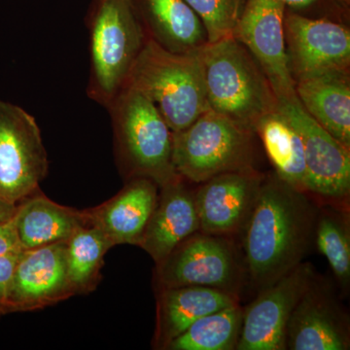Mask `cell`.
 I'll use <instances>...</instances> for the list:
<instances>
[{"label":"cell","mask_w":350,"mask_h":350,"mask_svg":"<svg viewBox=\"0 0 350 350\" xmlns=\"http://www.w3.org/2000/svg\"><path fill=\"white\" fill-rule=\"evenodd\" d=\"M310 262L293 271L258 293L243 310L238 350H285L288 321L295 306L314 278Z\"/></svg>","instance_id":"cell-10"},{"label":"cell","mask_w":350,"mask_h":350,"mask_svg":"<svg viewBox=\"0 0 350 350\" xmlns=\"http://www.w3.org/2000/svg\"><path fill=\"white\" fill-rule=\"evenodd\" d=\"M319 207L275 174L262 177L243 232L244 273L258 293L303 262L314 243Z\"/></svg>","instance_id":"cell-1"},{"label":"cell","mask_w":350,"mask_h":350,"mask_svg":"<svg viewBox=\"0 0 350 350\" xmlns=\"http://www.w3.org/2000/svg\"><path fill=\"white\" fill-rule=\"evenodd\" d=\"M13 221L23 250L64 243L87 225L84 211L57 204L40 189L17 204Z\"/></svg>","instance_id":"cell-19"},{"label":"cell","mask_w":350,"mask_h":350,"mask_svg":"<svg viewBox=\"0 0 350 350\" xmlns=\"http://www.w3.org/2000/svg\"><path fill=\"white\" fill-rule=\"evenodd\" d=\"M349 349V317L330 287L314 276L288 321L285 349Z\"/></svg>","instance_id":"cell-14"},{"label":"cell","mask_w":350,"mask_h":350,"mask_svg":"<svg viewBox=\"0 0 350 350\" xmlns=\"http://www.w3.org/2000/svg\"><path fill=\"white\" fill-rule=\"evenodd\" d=\"M20 253L0 257V317L7 315L9 290Z\"/></svg>","instance_id":"cell-27"},{"label":"cell","mask_w":350,"mask_h":350,"mask_svg":"<svg viewBox=\"0 0 350 350\" xmlns=\"http://www.w3.org/2000/svg\"><path fill=\"white\" fill-rule=\"evenodd\" d=\"M159 190L158 184L146 177L129 179L111 199L84 209L87 224L103 232L113 247L138 246L155 208Z\"/></svg>","instance_id":"cell-16"},{"label":"cell","mask_w":350,"mask_h":350,"mask_svg":"<svg viewBox=\"0 0 350 350\" xmlns=\"http://www.w3.org/2000/svg\"><path fill=\"white\" fill-rule=\"evenodd\" d=\"M125 86L148 98L172 133L183 131L209 109L200 48L174 53L147 38Z\"/></svg>","instance_id":"cell-3"},{"label":"cell","mask_w":350,"mask_h":350,"mask_svg":"<svg viewBox=\"0 0 350 350\" xmlns=\"http://www.w3.org/2000/svg\"><path fill=\"white\" fill-rule=\"evenodd\" d=\"M284 36L295 83L304 78L349 71L350 32L344 25L289 14L284 17Z\"/></svg>","instance_id":"cell-12"},{"label":"cell","mask_w":350,"mask_h":350,"mask_svg":"<svg viewBox=\"0 0 350 350\" xmlns=\"http://www.w3.org/2000/svg\"><path fill=\"white\" fill-rule=\"evenodd\" d=\"M154 347L165 349L189 326L209 313L236 305L237 295L215 288L183 286L157 291Z\"/></svg>","instance_id":"cell-18"},{"label":"cell","mask_w":350,"mask_h":350,"mask_svg":"<svg viewBox=\"0 0 350 350\" xmlns=\"http://www.w3.org/2000/svg\"><path fill=\"white\" fill-rule=\"evenodd\" d=\"M23 251L14 221L0 225V257Z\"/></svg>","instance_id":"cell-28"},{"label":"cell","mask_w":350,"mask_h":350,"mask_svg":"<svg viewBox=\"0 0 350 350\" xmlns=\"http://www.w3.org/2000/svg\"><path fill=\"white\" fill-rule=\"evenodd\" d=\"M243 310L239 304L196 320L167 345L170 350H232L238 345Z\"/></svg>","instance_id":"cell-24"},{"label":"cell","mask_w":350,"mask_h":350,"mask_svg":"<svg viewBox=\"0 0 350 350\" xmlns=\"http://www.w3.org/2000/svg\"><path fill=\"white\" fill-rule=\"evenodd\" d=\"M204 25L207 43L232 36L237 24L234 0H185Z\"/></svg>","instance_id":"cell-26"},{"label":"cell","mask_w":350,"mask_h":350,"mask_svg":"<svg viewBox=\"0 0 350 350\" xmlns=\"http://www.w3.org/2000/svg\"><path fill=\"white\" fill-rule=\"evenodd\" d=\"M255 133L262 139L275 174L289 185L308 192L303 142L298 131L278 108L258 122Z\"/></svg>","instance_id":"cell-22"},{"label":"cell","mask_w":350,"mask_h":350,"mask_svg":"<svg viewBox=\"0 0 350 350\" xmlns=\"http://www.w3.org/2000/svg\"><path fill=\"white\" fill-rule=\"evenodd\" d=\"M66 267L75 295L94 291L101 280L105 257L113 246L93 226L80 228L66 241Z\"/></svg>","instance_id":"cell-23"},{"label":"cell","mask_w":350,"mask_h":350,"mask_svg":"<svg viewBox=\"0 0 350 350\" xmlns=\"http://www.w3.org/2000/svg\"><path fill=\"white\" fill-rule=\"evenodd\" d=\"M280 1L284 6L297 7V8H303L308 7L317 2V0H276Z\"/></svg>","instance_id":"cell-30"},{"label":"cell","mask_w":350,"mask_h":350,"mask_svg":"<svg viewBox=\"0 0 350 350\" xmlns=\"http://www.w3.org/2000/svg\"><path fill=\"white\" fill-rule=\"evenodd\" d=\"M149 38L174 53L196 50L207 43L204 25L185 0H133Z\"/></svg>","instance_id":"cell-20"},{"label":"cell","mask_w":350,"mask_h":350,"mask_svg":"<svg viewBox=\"0 0 350 350\" xmlns=\"http://www.w3.org/2000/svg\"><path fill=\"white\" fill-rule=\"evenodd\" d=\"M295 91L306 111L350 148L349 71L304 78L296 81Z\"/></svg>","instance_id":"cell-21"},{"label":"cell","mask_w":350,"mask_h":350,"mask_svg":"<svg viewBox=\"0 0 350 350\" xmlns=\"http://www.w3.org/2000/svg\"><path fill=\"white\" fill-rule=\"evenodd\" d=\"M90 98L108 107L147 40L133 0H92Z\"/></svg>","instance_id":"cell-5"},{"label":"cell","mask_w":350,"mask_h":350,"mask_svg":"<svg viewBox=\"0 0 350 350\" xmlns=\"http://www.w3.org/2000/svg\"><path fill=\"white\" fill-rule=\"evenodd\" d=\"M254 135L209 108L187 128L172 133L175 172L200 184L227 172L254 170Z\"/></svg>","instance_id":"cell-6"},{"label":"cell","mask_w":350,"mask_h":350,"mask_svg":"<svg viewBox=\"0 0 350 350\" xmlns=\"http://www.w3.org/2000/svg\"><path fill=\"white\" fill-rule=\"evenodd\" d=\"M199 231L195 193L179 176L160 187L155 208L138 246L158 264L179 243Z\"/></svg>","instance_id":"cell-17"},{"label":"cell","mask_w":350,"mask_h":350,"mask_svg":"<svg viewBox=\"0 0 350 350\" xmlns=\"http://www.w3.org/2000/svg\"><path fill=\"white\" fill-rule=\"evenodd\" d=\"M278 109L303 142L308 193L332 202L349 199L350 148L320 126L306 111L298 96L278 100Z\"/></svg>","instance_id":"cell-9"},{"label":"cell","mask_w":350,"mask_h":350,"mask_svg":"<svg viewBox=\"0 0 350 350\" xmlns=\"http://www.w3.org/2000/svg\"><path fill=\"white\" fill-rule=\"evenodd\" d=\"M243 275V262L229 238L199 231L156 264L154 280L157 291L200 286L237 295Z\"/></svg>","instance_id":"cell-7"},{"label":"cell","mask_w":350,"mask_h":350,"mask_svg":"<svg viewBox=\"0 0 350 350\" xmlns=\"http://www.w3.org/2000/svg\"><path fill=\"white\" fill-rule=\"evenodd\" d=\"M255 170L227 172L202 182L195 192L200 231L232 238L243 232L262 180Z\"/></svg>","instance_id":"cell-15"},{"label":"cell","mask_w":350,"mask_h":350,"mask_svg":"<svg viewBox=\"0 0 350 350\" xmlns=\"http://www.w3.org/2000/svg\"><path fill=\"white\" fill-rule=\"evenodd\" d=\"M284 8L276 0H248L232 32L256 59L276 100L297 96L285 44Z\"/></svg>","instance_id":"cell-11"},{"label":"cell","mask_w":350,"mask_h":350,"mask_svg":"<svg viewBox=\"0 0 350 350\" xmlns=\"http://www.w3.org/2000/svg\"><path fill=\"white\" fill-rule=\"evenodd\" d=\"M48 170L47 152L34 117L0 100V198L19 204L40 189Z\"/></svg>","instance_id":"cell-8"},{"label":"cell","mask_w":350,"mask_h":350,"mask_svg":"<svg viewBox=\"0 0 350 350\" xmlns=\"http://www.w3.org/2000/svg\"><path fill=\"white\" fill-rule=\"evenodd\" d=\"M314 244L328 260L340 288L347 291L350 283V231L347 214L333 207H319Z\"/></svg>","instance_id":"cell-25"},{"label":"cell","mask_w":350,"mask_h":350,"mask_svg":"<svg viewBox=\"0 0 350 350\" xmlns=\"http://www.w3.org/2000/svg\"><path fill=\"white\" fill-rule=\"evenodd\" d=\"M107 108L120 172L126 180L146 177L162 187L178 178L172 163V131L148 98L125 86Z\"/></svg>","instance_id":"cell-4"},{"label":"cell","mask_w":350,"mask_h":350,"mask_svg":"<svg viewBox=\"0 0 350 350\" xmlns=\"http://www.w3.org/2000/svg\"><path fill=\"white\" fill-rule=\"evenodd\" d=\"M200 56L209 108L255 133L258 122L278 108L256 59L234 36L204 44Z\"/></svg>","instance_id":"cell-2"},{"label":"cell","mask_w":350,"mask_h":350,"mask_svg":"<svg viewBox=\"0 0 350 350\" xmlns=\"http://www.w3.org/2000/svg\"><path fill=\"white\" fill-rule=\"evenodd\" d=\"M66 243L20 253L9 290L7 314L36 312L75 296L68 275Z\"/></svg>","instance_id":"cell-13"},{"label":"cell","mask_w":350,"mask_h":350,"mask_svg":"<svg viewBox=\"0 0 350 350\" xmlns=\"http://www.w3.org/2000/svg\"><path fill=\"white\" fill-rule=\"evenodd\" d=\"M17 204L12 202H7V200L0 198V225L12 220L15 215Z\"/></svg>","instance_id":"cell-29"}]
</instances>
